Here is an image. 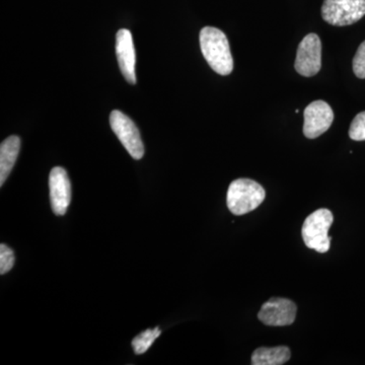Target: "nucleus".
I'll return each instance as SVG.
<instances>
[{"mask_svg":"<svg viewBox=\"0 0 365 365\" xmlns=\"http://www.w3.org/2000/svg\"><path fill=\"white\" fill-rule=\"evenodd\" d=\"M292 357L289 348L287 346L255 350L252 354L251 364L253 365H281L287 364Z\"/></svg>","mask_w":365,"mask_h":365,"instance_id":"12","label":"nucleus"},{"mask_svg":"<svg viewBox=\"0 0 365 365\" xmlns=\"http://www.w3.org/2000/svg\"><path fill=\"white\" fill-rule=\"evenodd\" d=\"M304 134L314 139L325 133L333 123L332 108L325 101H314L304 110Z\"/></svg>","mask_w":365,"mask_h":365,"instance_id":"8","label":"nucleus"},{"mask_svg":"<svg viewBox=\"0 0 365 365\" xmlns=\"http://www.w3.org/2000/svg\"><path fill=\"white\" fill-rule=\"evenodd\" d=\"M160 329L157 327L155 329H148L143 333L139 334L133 340H132V347L136 354H143L144 352L150 349L153 343L160 337Z\"/></svg>","mask_w":365,"mask_h":365,"instance_id":"13","label":"nucleus"},{"mask_svg":"<svg viewBox=\"0 0 365 365\" xmlns=\"http://www.w3.org/2000/svg\"><path fill=\"white\" fill-rule=\"evenodd\" d=\"M322 67V42L317 34H309L297 48L294 68L300 76L312 78Z\"/></svg>","mask_w":365,"mask_h":365,"instance_id":"6","label":"nucleus"},{"mask_svg":"<svg viewBox=\"0 0 365 365\" xmlns=\"http://www.w3.org/2000/svg\"><path fill=\"white\" fill-rule=\"evenodd\" d=\"M14 265V254L13 250L6 245H0V274L4 275L11 270Z\"/></svg>","mask_w":365,"mask_h":365,"instance_id":"15","label":"nucleus"},{"mask_svg":"<svg viewBox=\"0 0 365 365\" xmlns=\"http://www.w3.org/2000/svg\"><path fill=\"white\" fill-rule=\"evenodd\" d=\"M110 124L118 139L123 144L134 160H140L144 155V145L135 123L121 111L114 110L110 115Z\"/></svg>","mask_w":365,"mask_h":365,"instance_id":"5","label":"nucleus"},{"mask_svg":"<svg viewBox=\"0 0 365 365\" xmlns=\"http://www.w3.org/2000/svg\"><path fill=\"white\" fill-rule=\"evenodd\" d=\"M321 13L330 25H353L365 16V0H325Z\"/></svg>","mask_w":365,"mask_h":365,"instance_id":"4","label":"nucleus"},{"mask_svg":"<svg viewBox=\"0 0 365 365\" xmlns=\"http://www.w3.org/2000/svg\"><path fill=\"white\" fill-rule=\"evenodd\" d=\"M297 312V304L292 300L272 297L262 306L258 318L266 326H289L294 324Z\"/></svg>","mask_w":365,"mask_h":365,"instance_id":"7","label":"nucleus"},{"mask_svg":"<svg viewBox=\"0 0 365 365\" xmlns=\"http://www.w3.org/2000/svg\"><path fill=\"white\" fill-rule=\"evenodd\" d=\"M116 54L120 71L130 85L136 83V55L130 31L122 29L116 35Z\"/></svg>","mask_w":365,"mask_h":365,"instance_id":"10","label":"nucleus"},{"mask_svg":"<svg viewBox=\"0 0 365 365\" xmlns=\"http://www.w3.org/2000/svg\"><path fill=\"white\" fill-rule=\"evenodd\" d=\"M334 220L329 209L322 208L307 216L302 225V239L309 249L318 253H327L330 250L331 237L328 232Z\"/></svg>","mask_w":365,"mask_h":365,"instance_id":"3","label":"nucleus"},{"mask_svg":"<svg viewBox=\"0 0 365 365\" xmlns=\"http://www.w3.org/2000/svg\"><path fill=\"white\" fill-rule=\"evenodd\" d=\"M50 199L52 210L56 215H64L71 201V184L66 170L54 168L49 177Z\"/></svg>","mask_w":365,"mask_h":365,"instance_id":"9","label":"nucleus"},{"mask_svg":"<svg viewBox=\"0 0 365 365\" xmlns=\"http://www.w3.org/2000/svg\"><path fill=\"white\" fill-rule=\"evenodd\" d=\"M349 137L352 140L365 141V112L359 113L353 119L350 125Z\"/></svg>","mask_w":365,"mask_h":365,"instance_id":"14","label":"nucleus"},{"mask_svg":"<svg viewBox=\"0 0 365 365\" xmlns=\"http://www.w3.org/2000/svg\"><path fill=\"white\" fill-rule=\"evenodd\" d=\"M353 71L359 78H365V41L360 44L353 58Z\"/></svg>","mask_w":365,"mask_h":365,"instance_id":"16","label":"nucleus"},{"mask_svg":"<svg viewBox=\"0 0 365 365\" xmlns=\"http://www.w3.org/2000/svg\"><path fill=\"white\" fill-rule=\"evenodd\" d=\"M199 39L204 58L211 68L220 76L232 73L234 59L225 34L220 29L205 26L201 30Z\"/></svg>","mask_w":365,"mask_h":365,"instance_id":"1","label":"nucleus"},{"mask_svg":"<svg viewBox=\"0 0 365 365\" xmlns=\"http://www.w3.org/2000/svg\"><path fill=\"white\" fill-rule=\"evenodd\" d=\"M21 148L20 137L13 135L6 138L0 146V186L4 184L11 174Z\"/></svg>","mask_w":365,"mask_h":365,"instance_id":"11","label":"nucleus"},{"mask_svg":"<svg viewBox=\"0 0 365 365\" xmlns=\"http://www.w3.org/2000/svg\"><path fill=\"white\" fill-rule=\"evenodd\" d=\"M265 189L251 179H237L230 182L227 204L235 215H244L255 210L265 200Z\"/></svg>","mask_w":365,"mask_h":365,"instance_id":"2","label":"nucleus"}]
</instances>
